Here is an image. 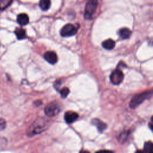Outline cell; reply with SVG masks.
Instances as JSON below:
<instances>
[{
	"label": "cell",
	"instance_id": "16",
	"mask_svg": "<svg viewBox=\"0 0 153 153\" xmlns=\"http://www.w3.org/2000/svg\"><path fill=\"white\" fill-rule=\"evenodd\" d=\"M152 143L151 142H146L143 146V152L146 153H152Z\"/></svg>",
	"mask_w": 153,
	"mask_h": 153
},
{
	"label": "cell",
	"instance_id": "10",
	"mask_svg": "<svg viewBox=\"0 0 153 153\" xmlns=\"http://www.w3.org/2000/svg\"><path fill=\"white\" fill-rule=\"evenodd\" d=\"M29 17L25 13H21L17 16V22L21 26H25L29 23Z\"/></svg>",
	"mask_w": 153,
	"mask_h": 153
},
{
	"label": "cell",
	"instance_id": "17",
	"mask_svg": "<svg viewBox=\"0 0 153 153\" xmlns=\"http://www.w3.org/2000/svg\"><path fill=\"white\" fill-rule=\"evenodd\" d=\"M60 93L61 95V97L62 98H65L67 97L68 94L69 93V90L67 87H63L61 90L60 91Z\"/></svg>",
	"mask_w": 153,
	"mask_h": 153
},
{
	"label": "cell",
	"instance_id": "9",
	"mask_svg": "<svg viewBox=\"0 0 153 153\" xmlns=\"http://www.w3.org/2000/svg\"><path fill=\"white\" fill-rule=\"evenodd\" d=\"M91 123L92 124L96 126L98 131L100 133L103 132L107 127V126L105 123H104L103 121L97 118L93 119V120L91 121Z\"/></svg>",
	"mask_w": 153,
	"mask_h": 153
},
{
	"label": "cell",
	"instance_id": "19",
	"mask_svg": "<svg viewBox=\"0 0 153 153\" xmlns=\"http://www.w3.org/2000/svg\"><path fill=\"white\" fill-rule=\"evenodd\" d=\"M6 127V122L3 118H0V131L4 130Z\"/></svg>",
	"mask_w": 153,
	"mask_h": 153
},
{
	"label": "cell",
	"instance_id": "3",
	"mask_svg": "<svg viewBox=\"0 0 153 153\" xmlns=\"http://www.w3.org/2000/svg\"><path fill=\"white\" fill-rule=\"evenodd\" d=\"M98 5V0H87L85 10H84V18L87 20H91Z\"/></svg>",
	"mask_w": 153,
	"mask_h": 153
},
{
	"label": "cell",
	"instance_id": "8",
	"mask_svg": "<svg viewBox=\"0 0 153 153\" xmlns=\"http://www.w3.org/2000/svg\"><path fill=\"white\" fill-rule=\"evenodd\" d=\"M44 57L45 59V60H47L48 63L51 64H55L58 60L57 56L56 54V53L51 51H47L44 54Z\"/></svg>",
	"mask_w": 153,
	"mask_h": 153
},
{
	"label": "cell",
	"instance_id": "18",
	"mask_svg": "<svg viewBox=\"0 0 153 153\" xmlns=\"http://www.w3.org/2000/svg\"><path fill=\"white\" fill-rule=\"evenodd\" d=\"M128 135V132H123L120 134V136L119 137V141L121 142H124L126 141V140L127 138V136Z\"/></svg>",
	"mask_w": 153,
	"mask_h": 153
},
{
	"label": "cell",
	"instance_id": "7",
	"mask_svg": "<svg viewBox=\"0 0 153 153\" xmlns=\"http://www.w3.org/2000/svg\"><path fill=\"white\" fill-rule=\"evenodd\" d=\"M78 118V114L73 111H68L65 114L64 118L68 124H71L75 122Z\"/></svg>",
	"mask_w": 153,
	"mask_h": 153
},
{
	"label": "cell",
	"instance_id": "1",
	"mask_svg": "<svg viewBox=\"0 0 153 153\" xmlns=\"http://www.w3.org/2000/svg\"><path fill=\"white\" fill-rule=\"evenodd\" d=\"M48 126V122L44 118H37L27 128V134L29 136L39 134L45 131Z\"/></svg>",
	"mask_w": 153,
	"mask_h": 153
},
{
	"label": "cell",
	"instance_id": "11",
	"mask_svg": "<svg viewBox=\"0 0 153 153\" xmlns=\"http://www.w3.org/2000/svg\"><path fill=\"white\" fill-rule=\"evenodd\" d=\"M118 34L122 39H127L130 36V35L131 34V32L129 29L124 27V28L121 29L119 30Z\"/></svg>",
	"mask_w": 153,
	"mask_h": 153
},
{
	"label": "cell",
	"instance_id": "2",
	"mask_svg": "<svg viewBox=\"0 0 153 153\" xmlns=\"http://www.w3.org/2000/svg\"><path fill=\"white\" fill-rule=\"evenodd\" d=\"M152 95V91L151 90V91H145V92L134 96L129 103L130 107L131 109H134L136 108L142 103H143L145 100L149 99V98H151Z\"/></svg>",
	"mask_w": 153,
	"mask_h": 153
},
{
	"label": "cell",
	"instance_id": "5",
	"mask_svg": "<svg viewBox=\"0 0 153 153\" xmlns=\"http://www.w3.org/2000/svg\"><path fill=\"white\" fill-rule=\"evenodd\" d=\"M77 29L72 24H67L65 25L60 30V35L63 37L71 36L76 34Z\"/></svg>",
	"mask_w": 153,
	"mask_h": 153
},
{
	"label": "cell",
	"instance_id": "13",
	"mask_svg": "<svg viewBox=\"0 0 153 153\" xmlns=\"http://www.w3.org/2000/svg\"><path fill=\"white\" fill-rule=\"evenodd\" d=\"M14 33L18 39H25L26 37L25 30L21 27L16 28L14 31Z\"/></svg>",
	"mask_w": 153,
	"mask_h": 153
},
{
	"label": "cell",
	"instance_id": "12",
	"mask_svg": "<svg viewBox=\"0 0 153 153\" xmlns=\"http://www.w3.org/2000/svg\"><path fill=\"white\" fill-rule=\"evenodd\" d=\"M115 45V42L112 39H108L102 42L103 47L108 50L113 49Z\"/></svg>",
	"mask_w": 153,
	"mask_h": 153
},
{
	"label": "cell",
	"instance_id": "15",
	"mask_svg": "<svg viewBox=\"0 0 153 153\" xmlns=\"http://www.w3.org/2000/svg\"><path fill=\"white\" fill-rule=\"evenodd\" d=\"M12 2L13 0H0V10L2 11L8 8Z\"/></svg>",
	"mask_w": 153,
	"mask_h": 153
},
{
	"label": "cell",
	"instance_id": "6",
	"mask_svg": "<svg viewBox=\"0 0 153 153\" xmlns=\"http://www.w3.org/2000/svg\"><path fill=\"white\" fill-rule=\"evenodd\" d=\"M124 79V74L123 72L119 69H117L114 70L110 75L111 82L114 85L120 84Z\"/></svg>",
	"mask_w": 153,
	"mask_h": 153
},
{
	"label": "cell",
	"instance_id": "4",
	"mask_svg": "<svg viewBox=\"0 0 153 153\" xmlns=\"http://www.w3.org/2000/svg\"><path fill=\"white\" fill-rule=\"evenodd\" d=\"M60 111L59 105L56 102H51L47 105L44 109L45 114L48 117H54L57 115Z\"/></svg>",
	"mask_w": 153,
	"mask_h": 153
},
{
	"label": "cell",
	"instance_id": "14",
	"mask_svg": "<svg viewBox=\"0 0 153 153\" xmlns=\"http://www.w3.org/2000/svg\"><path fill=\"white\" fill-rule=\"evenodd\" d=\"M39 7L43 11H47L49 9L50 5H51V1L50 0H40L39 1Z\"/></svg>",
	"mask_w": 153,
	"mask_h": 153
}]
</instances>
